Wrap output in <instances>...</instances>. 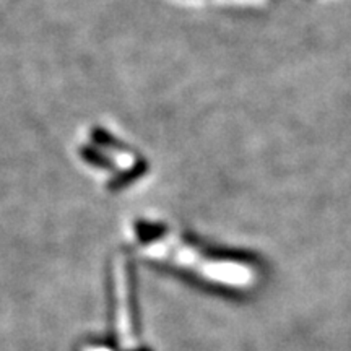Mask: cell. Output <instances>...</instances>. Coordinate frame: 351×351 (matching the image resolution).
Returning <instances> with one entry per match:
<instances>
[{"instance_id":"6da1fadb","label":"cell","mask_w":351,"mask_h":351,"mask_svg":"<svg viewBox=\"0 0 351 351\" xmlns=\"http://www.w3.org/2000/svg\"><path fill=\"white\" fill-rule=\"evenodd\" d=\"M155 267L192 275L200 282L231 289H249L258 280L257 270L251 263L210 256L187 241L178 245V251L171 261L155 262Z\"/></svg>"},{"instance_id":"7a4b0ae2","label":"cell","mask_w":351,"mask_h":351,"mask_svg":"<svg viewBox=\"0 0 351 351\" xmlns=\"http://www.w3.org/2000/svg\"><path fill=\"white\" fill-rule=\"evenodd\" d=\"M148 171V163L145 160H137L134 165L119 173H114V176L108 181V191L109 192H119L122 189L129 187L140 178H143Z\"/></svg>"},{"instance_id":"3957f363","label":"cell","mask_w":351,"mask_h":351,"mask_svg":"<svg viewBox=\"0 0 351 351\" xmlns=\"http://www.w3.org/2000/svg\"><path fill=\"white\" fill-rule=\"evenodd\" d=\"M90 138L93 140L95 145H98L101 148H106V150L119 152V153H130L132 148L125 142H122L121 138H117L116 135H112L111 132L104 129V127L96 125L90 130Z\"/></svg>"},{"instance_id":"277c9868","label":"cell","mask_w":351,"mask_h":351,"mask_svg":"<svg viewBox=\"0 0 351 351\" xmlns=\"http://www.w3.org/2000/svg\"><path fill=\"white\" fill-rule=\"evenodd\" d=\"M80 156L85 163L95 166V168L104 171H116V163H114L112 158L108 156L104 152H101L99 148L93 147V145H85V147H82Z\"/></svg>"},{"instance_id":"5b68a950","label":"cell","mask_w":351,"mask_h":351,"mask_svg":"<svg viewBox=\"0 0 351 351\" xmlns=\"http://www.w3.org/2000/svg\"><path fill=\"white\" fill-rule=\"evenodd\" d=\"M168 231V228L165 225H160V223H148V221H140L135 223V232H137V239L140 244L148 245L152 244L153 241L165 234Z\"/></svg>"},{"instance_id":"8992f818","label":"cell","mask_w":351,"mask_h":351,"mask_svg":"<svg viewBox=\"0 0 351 351\" xmlns=\"http://www.w3.org/2000/svg\"><path fill=\"white\" fill-rule=\"evenodd\" d=\"M208 3H219V5L234 7H262L269 3V0H208Z\"/></svg>"}]
</instances>
